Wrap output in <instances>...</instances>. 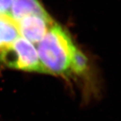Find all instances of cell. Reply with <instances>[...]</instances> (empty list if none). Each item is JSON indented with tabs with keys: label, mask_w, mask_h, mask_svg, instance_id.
<instances>
[{
	"label": "cell",
	"mask_w": 121,
	"mask_h": 121,
	"mask_svg": "<svg viewBox=\"0 0 121 121\" xmlns=\"http://www.w3.org/2000/svg\"><path fill=\"white\" fill-rule=\"evenodd\" d=\"M0 62L9 68L44 73L36 47L22 36L1 54Z\"/></svg>",
	"instance_id": "obj_2"
},
{
	"label": "cell",
	"mask_w": 121,
	"mask_h": 121,
	"mask_svg": "<svg viewBox=\"0 0 121 121\" xmlns=\"http://www.w3.org/2000/svg\"><path fill=\"white\" fill-rule=\"evenodd\" d=\"M13 0H0V15H9Z\"/></svg>",
	"instance_id": "obj_7"
},
{
	"label": "cell",
	"mask_w": 121,
	"mask_h": 121,
	"mask_svg": "<svg viewBox=\"0 0 121 121\" xmlns=\"http://www.w3.org/2000/svg\"><path fill=\"white\" fill-rule=\"evenodd\" d=\"M16 23L20 36L32 44H38L55 22L51 17L33 15L23 17Z\"/></svg>",
	"instance_id": "obj_3"
},
{
	"label": "cell",
	"mask_w": 121,
	"mask_h": 121,
	"mask_svg": "<svg viewBox=\"0 0 121 121\" xmlns=\"http://www.w3.org/2000/svg\"><path fill=\"white\" fill-rule=\"evenodd\" d=\"M51 17L39 0H13L9 16L16 22L28 16Z\"/></svg>",
	"instance_id": "obj_4"
},
{
	"label": "cell",
	"mask_w": 121,
	"mask_h": 121,
	"mask_svg": "<svg viewBox=\"0 0 121 121\" xmlns=\"http://www.w3.org/2000/svg\"><path fill=\"white\" fill-rule=\"evenodd\" d=\"M19 36L17 23L9 15H0V55Z\"/></svg>",
	"instance_id": "obj_5"
},
{
	"label": "cell",
	"mask_w": 121,
	"mask_h": 121,
	"mask_svg": "<svg viewBox=\"0 0 121 121\" xmlns=\"http://www.w3.org/2000/svg\"><path fill=\"white\" fill-rule=\"evenodd\" d=\"M76 46L67 30L54 23L37 44V52L44 73L70 76V65Z\"/></svg>",
	"instance_id": "obj_1"
},
{
	"label": "cell",
	"mask_w": 121,
	"mask_h": 121,
	"mask_svg": "<svg viewBox=\"0 0 121 121\" xmlns=\"http://www.w3.org/2000/svg\"><path fill=\"white\" fill-rule=\"evenodd\" d=\"M90 61L84 52L76 47L71 59L70 75H86L89 73Z\"/></svg>",
	"instance_id": "obj_6"
}]
</instances>
